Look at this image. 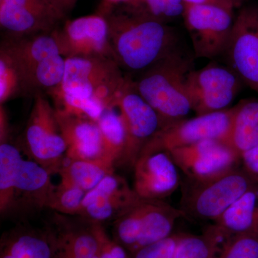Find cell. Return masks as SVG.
<instances>
[{"mask_svg": "<svg viewBox=\"0 0 258 258\" xmlns=\"http://www.w3.org/2000/svg\"><path fill=\"white\" fill-rule=\"evenodd\" d=\"M108 22L113 58L120 69L144 72L181 46L167 23L118 6L103 15Z\"/></svg>", "mask_w": 258, "mask_h": 258, "instance_id": "1", "label": "cell"}, {"mask_svg": "<svg viewBox=\"0 0 258 258\" xmlns=\"http://www.w3.org/2000/svg\"><path fill=\"white\" fill-rule=\"evenodd\" d=\"M194 57L180 46L142 73L134 87L159 115L161 128L184 119L191 110L186 79Z\"/></svg>", "mask_w": 258, "mask_h": 258, "instance_id": "2", "label": "cell"}, {"mask_svg": "<svg viewBox=\"0 0 258 258\" xmlns=\"http://www.w3.org/2000/svg\"><path fill=\"white\" fill-rule=\"evenodd\" d=\"M128 81L111 57L79 56L66 58L63 81L51 91L93 100L108 108L115 106Z\"/></svg>", "mask_w": 258, "mask_h": 258, "instance_id": "3", "label": "cell"}, {"mask_svg": "<svg viewBox=\"0 0 258 258\" xmlns=\"http://www.w3.org/2000/svg\"><path fill=\"white\" fill-rule=\"evenodd\" d=\"M186 215L163 200L141 198L113 222V240L132 255L171 235L176 220Z\"/></svg>", "mask_w": 258, "mask_h": 258, "instance_id": "4", "label": "cell"}, {"mask_svg": "<svg viewBox=\"0 0 258 258\" xmlns=\"http://www.w3.org/2000/svg\"><path fill=\"white\" fill-rule=\"evenodd\" d=\"M190 181L191 184L183 195L181 210L186 217L213 222L257 184L240 167L208 181Z\"/></svg>", "mask_w": 258, "mask_h": 258, "instance_id": "5", "label": "cell"}, {"mask_svg": "<svg viewBox=\"0 0 258 258\" xmlns=\"http://www.w3.org/2000/svg\"><path fill=\"white\" fill-rule=\"evenodd\" d=\"M234 10L222 5L184 3L182 18L195 57L214 59L223 55L235 23Z\"/></svg>", "mask_w": 258, "mask_h": 258, "instance_id": "6", "label": "cell"}, {"mask_svg": "<svg viewBox=\"0 0 258 258\" xmlns=\"http://www.w3.org/2000/svg\"><path fill=\"white\" fill-rule=\"evenodd\" d=\"M25 143L32 160L58 173L66 158V147L56 118L55 107L42 93L35 94L25 132Z\"/></svg>", "mask_w": 258, "mask_h": 258, "instance_id": "7", "label": "cell"}, {"mask_svg": "<svg viewBox=\"0 0 258 258\" xmlns=\"http://www.w3.org/2000/svg\"><path fill=\"white\" fill-rule=\"evenodd\" d=\"M242 83L230 66L212 63L193 69L186 79L191 110L200 115L227 109L240 92Z\"/></svg>", "mask_w": 258, "mask_h": 258, "instance_id": "8", "label": "cell"}, {"mask_svg": "<svg viewBox=\"0 0 258 258\" xmlns=\"http://www.w3.org/2000/svg\"><path fill=\"white\" fill-rule=\"evenodd\" d=\"M115 106L123 120L125 134L124 152L120 162L133 168L142 149L161 128V119L137 92L131 79L117 98Z\"/></svg>", "mask_w": 258, "mask_h": 258, "instance_id": "9", "label": "cell"}, {"mask_svg": "<svg viewBox=\"0 0 258 258\" xmlns=\"http://www.w3.org/2000/svg\"><path fill=\"white\" fill-rule=\"evenodd\" d=\"M178 168L191 181H208L239 167L241 157L230 144L208 139L169 152Z\"/></svg>", "mask_w": 258, "mask_h": 258, "instance_id": "10", "label": "cell"}, {"mask_svg": "<svg viewBox=\"0 0 258 258\" xmlns=\"http://www.w3.org/2000/svg\"><path fill=\"white\" fill-rule=\"evenodd\" d=\"M225 55L231 69L258 95V6L242 7L236 15Z\"/></svg>", "mask_w": 258, "mask_h": 258, "instance_id": "11", "label": "cell"}, {"mask_svg": "<svg viewBox=\"0 0 258 258\" xmlns=\"http://www.w3.org/2000/svg\"><path fill=\"white\" fill-rule=\"evenodd\" d=\"M133 169V189L140 198L163 200L179 187V169L167 151L147 144Z\"/></svg>", "mask_w": 258, "mask_h": 258, "instance_id": "12", "label": "cell"}, {"mask_svg": "<svg viewBox=\"0 0 258 258\" xmlns=\"http://www.w3.org/2000/svg\"><path fill=\"white\" fill-rule=\"evenodd\" d=\"M233 108L197 115L161 128L147 144L170 152L208 139L227 142L232 124Z\"/></svg>", "mask_w": 258, "mask_h": 258, "instance_id": "13", "label": "cell"}, {"mask_svg": "<svg viewBox=\"0 0 258 258\" xmlns=\"http://www.w3.org/2000/svg\"><path fill=\"white\" fill-rule=\"evenodd\" d=\"M60 55L66 58L79 56H104L113 58L108 22L103 15H87L68 20L52 32Z\"/></svg>", "mask_w": 258, "mask_h": 258, "instance_id": "14", "label": "cell"}, {"mask_svg": "<svg viewBox=\"0 0 258 258\" xmlns=\"http://www.w3.org/2000/svg\"><path fill=\"white\" fill-rule=\"evenodd\" d=\"M61 20L45 0H0V25L8 37L51 32Z\"/></svg>", "mask_w": 258, "mask_h": 258, "instance_id": "15", "label": "cell"}, {"mask_svg": "<svg viewBox=\"0 0 258 258\" xmlns=\"http://www.w3.org/2000/svg\"><path fill=\"white\" fill-rule=\"evenodd\" d=\"M140 199L124 178L113 173L88 191L79 216L101 224L112 218L115 220Z\"/></svg>", "mask_w": 258, "mask_h": 258, "instance_id": "16", "label": "cell"}, {"mask_svg": "<svg viewBox=\"0 0 258 258\" xmlns=\"http://www.w3.org/2000/svg\"><path fill=\"white\" fill-rule=\"evenodd\" d=\"M55 115L67 147L66 159L69 160L104 159L101 132L97 122L57 110Z\"/></svg>", "mask_w": 258, "mask_h": 258, "instance_id": "17", "label": "cell"}, {"mask_svg": "<svg viewBox=\"0 0 258 258\" xmlns=\"http://www.w3.org/2000/svg\"><path fill=\"white\" fill-rule=\"evenodd\" d=\"M0 50L15 62L23 75L25 83L27 75L37 64L52 56L60 55L52 32L21 37H7L2 41Z\"/></svg>", "mask_w": 258, "mask_h": 258, "instance_id": "18", "label": "cell"}, {"mask_svg": "<svg viewBox=\"0 0 258 258\" xmlns=\"http://www.w3.org/2000/svg\"><path fill=\"white\" fill-rule=\"evenodd\" d=\"M57 249L55 233L15 231L2 240L0 258H57Z\"/></svg>", "mask_w": 258, "mask_h": 258, "instance_id": "19", "label": "cell"}, {"mask_svg": "<svg viewBox=\"0 0 258 258\" xmlns=\"http://www.w3.org/2000/svg\"><path fill=\"white\" fill-rule=\"evenodd\" d=\"M227 238L258 231V184H254L214 222Z\"/></svg>", "mask_w": 258, "mask_h": 258, "instance_id": "20", "label": "cell"}, {"mask_svg": "<svg viewBox=\"0 0 258 258\" xmlns=\"http://www.w3.org/2000/svg\"><path fill=\"white\" fill-rule=\"evenodd\" d=\"M227 144L240 154L258 144V100H243L233 107Z\"/></svg>", "mask_w": 258, "mask_h": 258, "instance_id": "21", "label": "cell"}, {"mask_svg": "<svg viewBox=\"0 0 258 258\" xmlns=\"http://www.w3.org/2000/svg\"><path fill=\"white\" fill-rule=\"evenodd\" d=\"M50 174L36 161L23 159L17 181L16 195H23L26 201L37 208H46L55 187L51 181Z\"/></svg>", "mask_w": 258, "mask_h": 258, "instance_id": "22", "label": "cell"}, {"mask_svg": "<svg viewBox=\"0 0 258 258\" xmlns=\"http://www.w3.org/2000/svg\"><path fill=\"white\" fill-rule=\"evenodd\" d=\"M114 166L104 159L69 160L58 171L60 183L89 191L106 176L114 173Z\"/></svg>", "mask_w": 258, "mask_h": 258, "instance_id": "23", "label": "cell"}, {"mask_svg": "<svg viewBox=\"0 0 258 258\" xmlns=\"http://www.w3.org/2000/svg\"><path fill=\"white\" fill-rule=\"evenodd\" d=\"M23 158L13 144H0V212L5 215L13 208L16 197L17 181Z\"/></svg>", "mask_w": 258, "mask_h": 258, "instance_id": "24", "label": "cell"}, {"mask_svg": "<svg viewBox=\"0 0 258 258\" xmlns=\"http://www.w3.org/2000/svg\"><path fill=\"white\" fill-rule=\"evenodd\" d=\"M227 239L215 225L202 235L181 234L174 258H217Z\"/></svg>", "mask_w": 258, "mask_h": 258, "instance_id": "25", "label": "cell"}, {"mask_svg": "<svg viewBox=\"0 0 258 258\" xmlns=\"http://www.w3.org/2000/svg\"><path fill=\"white\" fill-rule=\"evenodd\" d=\"M97 123L101 132L103 158L114 164L120 162L124 152L125 134L118 108H107Z\"/></svg>", "mask_w": 258, "mask_h": 258, "instance_id": "26", "label": "cell"}, {"mask_svg": "<svg viewBox=\"0 0 258 258\" xmlns=\"http://www.w3.org/2000/svg\"><path fill=\"white\" fill-rule=\"evenodd\" d=\"M66 69V58L61 55L52 56L45 59L25 77L27 92L42 90L50 91L60 86L63 81Z\"/></svg>", "mask_w": 258, "mask_h": 258, "instance_id": "27", "label": "cell"}, {"mask_svg": "<svg viewBox=\"0 0 258 258\" xmlns=\"http://www.w3.org/2000/svg\"><path fill=\"white\" fill-rule=\"evenodd\" d=\"M120 6L165 23L182 16L184 11L182 0H133Z\"/></svg>", "mask_w": 258, "mask_h": 258, "instance_id": "28", "label": "cell"}, {"mask_svg": "<svg viewBox=\"0 0 258 258\" xmlns=\"http://www.w3.org/2000/svg\"><path fill=\"white\" fill-rule=\"evenodd\" d=\"M27 93L23 75L13 60L0 50V105Z\"/></svg>", "mask_w": 258, "mask_h": 258, "instance_id": "29", "label": "cell"}, {"mask_svg": "<svg viewBox=\"0 0 258 258\" xmlns=\"http://www.w3.org/2000/svg\"><path fill=\"white\" fill-rule=\"evenodd\" d=\"M88 191L76 186L59 183L47 203V208L64 215H78Z\"/></svg>", "mask_w": 258, "mask_h": 258, "instance_id": "30", "label": "cell"}, {"mask_svg": "<svg viewBox=\"0 0 258 258\" xmlns=\"http://www.w3.org/2000/svg\"><path fill=\"white\" fill-rule=\"evenodd\" d=\"M217 258H258V231L229 237Z\"/></svg>", "mask_w": 258, "mask_h": 258, "instance_id": "31", "label": "cell"}, {"mask_svg": "<svg viewBox=\"0 0 258 258\" xmlns=\"http://www.w3.org/2000/svg\"><path fill=\"white\" fill-rule=\"evenodd\" d=\"M181 234H174L164 240L143 247L132 254V258H174Z\"/></svg>", "mask_w": 258, "mask_h": 258, "instance_id": "32", "label": "cell"}, {"mask_svg": "<svg viewBox=\"0 0 258 258\" xmlns=\"http://www.w3.org/2000/svg\"><path fill=\"white\" fill-rule=\"evenodd\" d=\"M92 224L99 238L100 258H132L123 246L108 236L101 224L96 222Z\"/></svg>", "mask_w": 258, "mask_h": 258, "instance_id": "33", "label": "cell"}, {"mask_svg": "<svg viewBox=\"0 0 258 258\" xmlns=\"http://www.w3.org/2000/svg\"><path fill=\"white\" fill-rule=\"evenodd\" d=\"M241 163L242 169L258 184V144L241 154Z\"/></svg>", "mask_w": 258, "mask_h": 258, "instance_id": "34", "label": "cell"}, {"mask_svg": "<svg viewBox=\"0 0 258 258\" xmlns=\"http://www.w3.org/2000/svg\"><path fill=\"white\" fill-rule=\"evenodd\" d=\"M50 5L61 20L66 18L76 6L78 0H45Z\"/></svg>", "mask_w": 258, "mask_h": 258, "instance_id": "35", "label": "cell"}, {"mask_svg": "<svg viewBox=\"0 0 258 258\" xmlns=\"http://www.w3.org/2000/svg\"><path fill=\"white\" fill-rule=\"evenodd\" d=\"M133 0H102L98 14L103 15L108 13L110 10L120 5H126L132 3Z\"/></svg>", "mask_w": 258, "mask_h": 258, "instance_id": "36", "label": "cell"}, {"mask_svg": "<svg viewBox=\"0 0 258 258\" xmlns=\"http://www.w3.org/2000/svg\"><path fill=\"white\" fill-rule=\"evenodd\" d=\"M0 142L4 143L7 142L8 135V123L6 113L3 106H1L0 109Z\"/></svg>", "mask_w": 258, "mask_h": 258, "instance_id": "37", "label": "cell"}, {"mask_svg": "<svg viewBox=\"0 0 258 258\" xmlns=\"http://www.w3.org/2000/svg\"><path fill=\"white\" fill-rule=\"evenodd\" d=\"M185 4L189 5H222V6L231 7L234 8L233 5L230 4L228 2L225 0H182Z\"/></svg>", "mask_w": 258, "mask_h": 258, "instance_id": "38", "label": "cell"}, {"mask_svg": "<svg viewBox=\"0 0 258 258\" xmlns=\"http://www.w3.org/2000/svg\"><path fill=\"white\" fill-rule=\"evenodd\" d=\"M225 1L228 2L230 4L233 5L234 8H237L240 7L244 3V0H225Z\"/></svg>", "mask_w": 258, "mask_h": 258, "instance_id": "39", "label": "cell"}, {"mask_svg": "<svg viewBox=\"0 0 258 258\" xmlns=\"http://www.w3.org/2000/svg\"><path fill=\"white\" fill-rule=\"evenodd\" d=\"M57 258H72L71 257H70L69 254L66 253V252H64L63 250H62V249L59 248L57 249Z\"/></svg>", "mask_w": 258, "mask_h": 258, "instance_id": "40", "label": "cell"}]
</instances>
